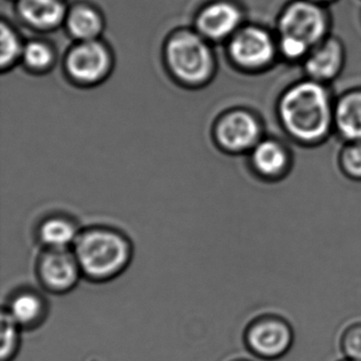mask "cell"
I'll return each instance as SVG.
<instances>
[{
	"instance_id": "9c48e42d",
	"label": "cell",
	"mask_w": 361,
	"mask_h": 361,
	"mask_svg": "<svg viewBox=\"0 0 361 361\" xmlns=\"http://www.w3.org/2000/svg\"><path fill=\"white\" fill-rule=\"evenodd\" d=\"M230 54L240 66L259 68L274 58V46L266 31L255 27L238 31L231 43Z\"/></svg>"
},
{
	"instance_id": "d4e9b609",
	"label": "cell",
	"mask_w": 361,
	"mask_h": 361,
	"mask_svg": "<svg viewBox=\"0 0 361 361\" xmlns=\"http://www.w3.org/2000/svg\"><path fill=\"white\" fill-rule=\"evenodd\" d=\"M229 361H251L249 360V359H245V358H236V359H232V360Z\"/></svg>"
},
{
	"instance_id": "4fadbf2b",
	"label": "cell",
	"mask_w": 361,
	"mask_h": 361,
	"mask_svg": "<svg viewBox=\"0 0 361 361\" xmlns=\"http://www.w3.org/2000/svg\"><path fill=\"white\" fill-rule=\"evenodd\" d=\"M18 10L29 25L42 30L58 26L65 16L60 0H20Z\"/></svg>"
},
{
	"instance_id": "7c38bea8",
	"label": "cell",
	"mask_w": 361,
	"mask_h": 361,
	"mask_svg": "<svg viewBox=\"0 0 361 361\" xmlns=\"http://www.w3.org/2000/svg\"><path fill=\"white\" fill-rule=\"evenodd\" d=\"M342 62L341 46L335 39H329L308 56L305 69L314 81H327L339 73Z\"/></svg>"
},
{
	"instance_id": "3957f363",
	"label": "cell",
	"mask_w": 361,
	"mask_h": 361,
	"mask_svg": "<svg viewBox=\"0 0 361 361\" xmlns=\"http://www.w3.org/2000/svg\"><path fill=\"white\" fill-rule=\"evenodd\" d=\"M169 66L175 77L187 83L206 81L212 75L214 61L209 46L200 35L181 32L166 47Z\"/></svg>"
},
{
	"instance_id": "44dd1931",
	"label": "cell",
	"mask_w": 361,
	"mask_h": 361,
	"mask_svg": "<svg viewBox=\"0 0 361 361\" xmlns=\"http://www.w3.org/2000/svg\"><path fill=\"white\" fill-rule=\"evenodd\" d=\"M341 344L346 359L361 361V323L346 329Z\"/></svg>"
},
{
	"instance_id": "ffe728a7",
	"label": "cell",
	"mask_w": 361,
	"mask_h": 361,
	"mask_svg": "<svg viewBox=\"0 0 361 361\" xmlns=\"http://www.w3.org/2000/svg\"><path fill=\"white\" fill-rule=\"evenodd\" d=\"M25 62L30 68L43 71L50 66L54 61L51 49L41 42H31L23 51Z\"/></svg>"
},
{
	"instance_id": "30bf717a",
	"label": "cell",
	"mask_w": 361,
	"mask_h": 361,
	"mask_svg": "<svg viewBox=\"0 0 361 361\" xmlns=\"http://www.w3.org/2000/svg\"><path fill=\"white\" fill-rule=\"evenodd\" d=\"M259 134L257 120L245 111H233L225 116L216 128L217 140L221 147L233 152L252 147Z\"/></svg>"
},
{
	"instance_id": "ba28073f",
	"label": "cell",
	"mask_w": 361,
	"mask_h": 361,
	"mask_svg": "<svg viewBox=\"0 0 361 361\" xmlns=\"http://www.w3.org/2000/svg\"><path fill=\"white\" fill-rule=\"evenodd\" d=\"M3 310L23 331H33L45 322L49 314V304L45 295L37 289L20 287L10 295Z\"/></svg>"
},
{
	"instance_id": "6da1fadb",
	"label": "cell",
	"mask_w": 361,
	"mask_h": 361,
	"mask_svg": "<svg viewBox=\"0 0 361 361\" xmlns=\"http://www.w3.org/2000/svg\"><path fill=\"white\" fill-rule=\"evenodd\" d=\"M83 278L107 283L121 276L133 261L134 246L126 234L109 227L81 230L73 246Z\"/></svg>"
},
{
	"instance_id": "8fae6325",
	"label": "cell",
	"mask_w": 361,
	"mask_h": 361,
	"mask_svg": "<svg viewBox=\"0 0 361 361\" xmlns=\"http://www.w3.org/2000/svg\"><path fill=\"white\" fill-rule=\"evenodd\" d=\"M242 14L233 4L217 1L207 6L197 18L198 31L202 37L223 39L238 29Z\"/></svg>"
},
{
	"instance_id": "9a60e30c",
	"label": "cell",
	"mask_w": 361,
	"mask_h": 361,
	"mask_svg": "<svg viewBox=\"0 0 361 361\" xmlns=\"http://www.w3.org/2000/svg\"><path fill=\"white\" fill-rule=\"evenodd\" d=\"M335 121L346 139L361 140V92L341 99L336 109Z\"/></svg>"
},
{
	"instance_id": "5bb4252c",
	"label": "cell",
	"mask_w": 361,
	"mask_h": 361,
	"mask_svg": "<svg viewBox=\"0 0 361 361\" xmlns=\"http://www.w3.org/2000/svg\"><path fill=\"white\" fill-rule=\"evenodd\" d=\"M81 230L67 217L51 216L37 229V240L43 248L71 249Z\"/></svg>"
},
{
	"instance_id": "52a82bcc",
	"label": "cell",
	"mask_w": 361,
	"mask_h": 361,
	"mask_svg": "<svg viewBox=\"0 0 361 361\" xmlns=\"http://www.w3.org/2000/svg\"><path fill=\"white\" fill-rule=\"evenodd\" d=\"M69 75L83 83H94L102 79L111 66L106 48L97 41L82 42L67 58Z\"/></svg>"
},
{
	"instance_id": "277c9868",
	"label": "cell",
	"mask_w": 361,
	"mask_h": 361,
	"mask_svg": "<svg viewBox=\"0 0 361 361\" xmlns=\"http://www.w3.org/2000/svg\"><path fill=\"white\" fill-rule=\"evenodd\" d=\"M293 341L290 324L276 316L257 319L245 333L247 348L257 361L280 360L290 352Z\"/></svg>"
},
{
	"instance_id": "e0dca14e",
	"label": "cell",
	"mask_w": 361,
	"mask_h": 361,
	"mask_svg": "<svg viewBox=\"0 0 361 361\" xmlns=\"http://www.w3.org/2000/svg\"><path fill=\"white\" fill-rule=\"evenodd\" d=\"M73 37L83 42L94 41L102 31V20L94 10L88 7L75 8L67 20Z\"/></svg>"
},
{
	"instance_id": "484cf974",
	"label": "cell",
	"mask_w": 361,
	"mask_h": 361,
	"mask_svg": "<svg viewBox=\"0 0 361 361\" xmlns=\"http://www.w3.org/2000/svg\"><path fill=\"white\" fill-rule=\"evenodd\" d=\"M341 361H355V360H350V359H343V360Z\"/></svg>"
},
{
	"instance_id": "ac0fdd59",
	"label": "cell",
	"mask_w": 361,
	"mask_h": 361,
	"mask_svg": "<svg viewBox=\"0 0 361 361\" xmlns=\"http://www.w3.org/2000/svg\"><path fill=\"white\" fill-rule=\"evenodd\" d=\"M22 331L23 329L3 310L0 361H13L16 358L22 345Z\"/></svg>"
},
{
	"instance_id": "2e32d148",
	"label": "cell",
	"mask_w": 361,
	"mask_h": 361,
	"mask_svg": "<svg viewBox=\"0 0 361 361\" xmlns=\"http://www.w3.org/2000/svg\"><path fill=\"white\" fill-rule=\"evenodd\" d=\"M253 164L264 175H278L284 170L287 156L284 149L276 141L266 140L255 147L252 155Z\"/></svg>"
},
{
	"instance_id": "7a4b0ae2",
	"label": "cell",
	"mask_w": 361,
	"mask_h": 361,
	"mask_svg": "<svg viewBox=\"0 0 361 361\" xmlns=\"http://www.w3.org/2000/svg\"><path fill=\"white\" fill-rule=\"evenodd\" d=\"M280 117L293 138L304 142L321 140L333 121L329 94L314 80L295 84L281 99Z\"/></svg>"
},
{
	"instance_id": "603a6c76",
	"label": "cell",
	"mask_w": 361,
	"mask_h": 361,
	"mask_svg": "<svg viewBox=\"0 0 361 361\" xmlns=\"http://www.w3.org/2000/svg\"><path fill=\"white\" fill-rule=\"evenodd\" d=\"M310 49L306 44L290 39V37H281V50L285 56L289 59H299L306 54Z\"/></svg>"
},
{
	"instance_id": "d6986e66",
	"label": "cell",
	"mask_w": 361,
	"mask_h": 361,
	"mask_svg": "<svg viewBox=\"0 0 361 361\" xmlns=\"http://www.w3.org/2000/svg\"><path fill=\"white\" fill-rule=\"evenodd\" d=\"M1 50H0V64L3 68L11 66L18 56H22L24 49L20 45V39L7 25H1Z\"/></svg>"
},
{
	"instance_id": "cb8c5ba5",
	"label": "cell",
	"mask_w": 361,
	"mask_h": 361,
	"mask_svg": "<svg viewBox=\"0 0 361 361\" xmlns=\"http://www.w3.org/2000/svg\"><path fill=\"white\" fill-rule=\"evenodd\" d=\"M310 1H312V3L320 4L325 3V1H329V0H310Z\"/></svg>"
},
{
	"instance_id": "7402d4cb",
	"label": "cell",
	"mask_w": 361,
	"mask_h": 361,
	"mask_svg": "<svg viewBox=\"0 0 361 361\" xmlns=\"http://www.w3.org/2000/svg\"><path fill=\"white\" fill-rule=\"evenodd\" d=\"M343 166L348 174L361 178V143L352 145L344 152Z\"/></svg>"
},
{
	"instance_id": "8992f818",
	"label": "cell",
	"mask_w": 361,
	"mask_h": 361,
	"mask_svg": "<svg viewBox=\"0 0 361 361\" xmlns=\"http://www.w3.org/2000/svg\"><path fill=\"white\" fill-rule=\"evenodd\" d=\"M326 30V18L318 4L310 0H295L281 14L279 31L281 37H290L308 47L321 41Z\"/></svg>"
},
{
	"instance_id": "5b68a950",
	"label": "cell",
	"mask_w": 361,
	"mask_h": 361,
	"mask_svg": "<svg viewBox=\"0 0 361 361\" xmlns=\"http://www.w3.org/2000/svg\"><path fill=\"white\" fill-rule=\"evenodd\" d=\"M35 274L42 288L54 295L71 293L83 278L73 248H43L35 262Z\"/></svg>"
}]
</instances>
